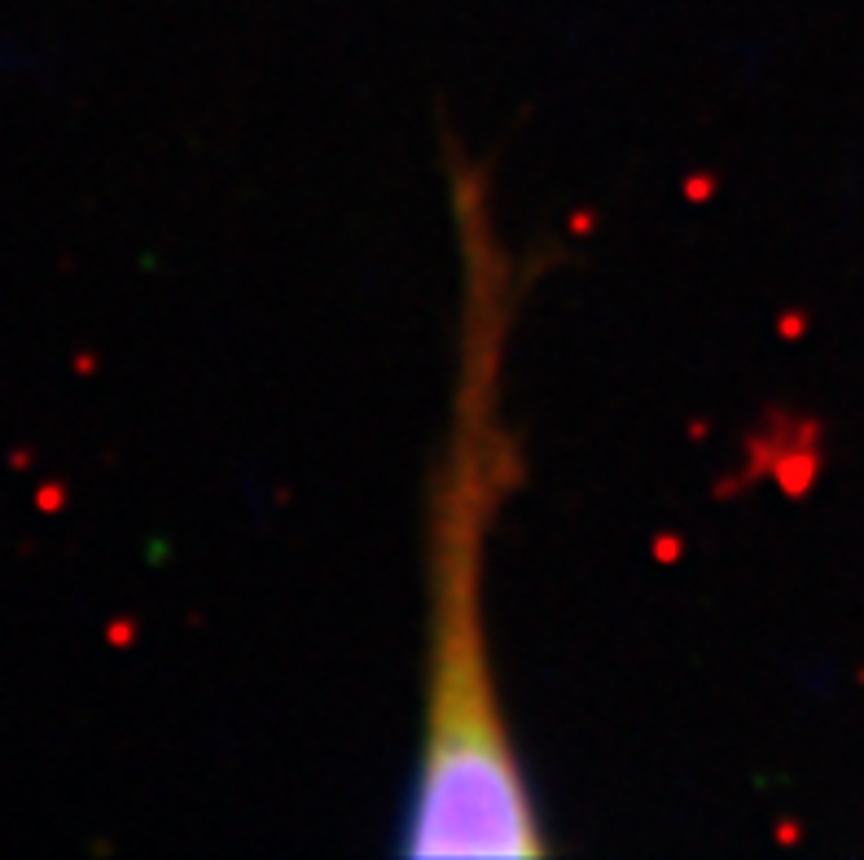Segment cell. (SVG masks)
Masks as SVG:
<instances>
[{
  "label": "cell",
  "mask_w": 864,
  "mask_h": 860,
  "mask_svg": "<svg viewBox=\"0 0 864 860\" xmlns=\"http://www.w3.org/2000/svg\"><path fill=\"white\" fill-rule=\"evenodd\" d=\"M447 176L461 260L456 387L427 522L422 747L400 848L409 857H540L549 844L487 641V536L522 483V452L505 427L518 268L496 233L483 172L456 150Z\"/></svg>",
  "instance_id": "1"
}]
</instances>
